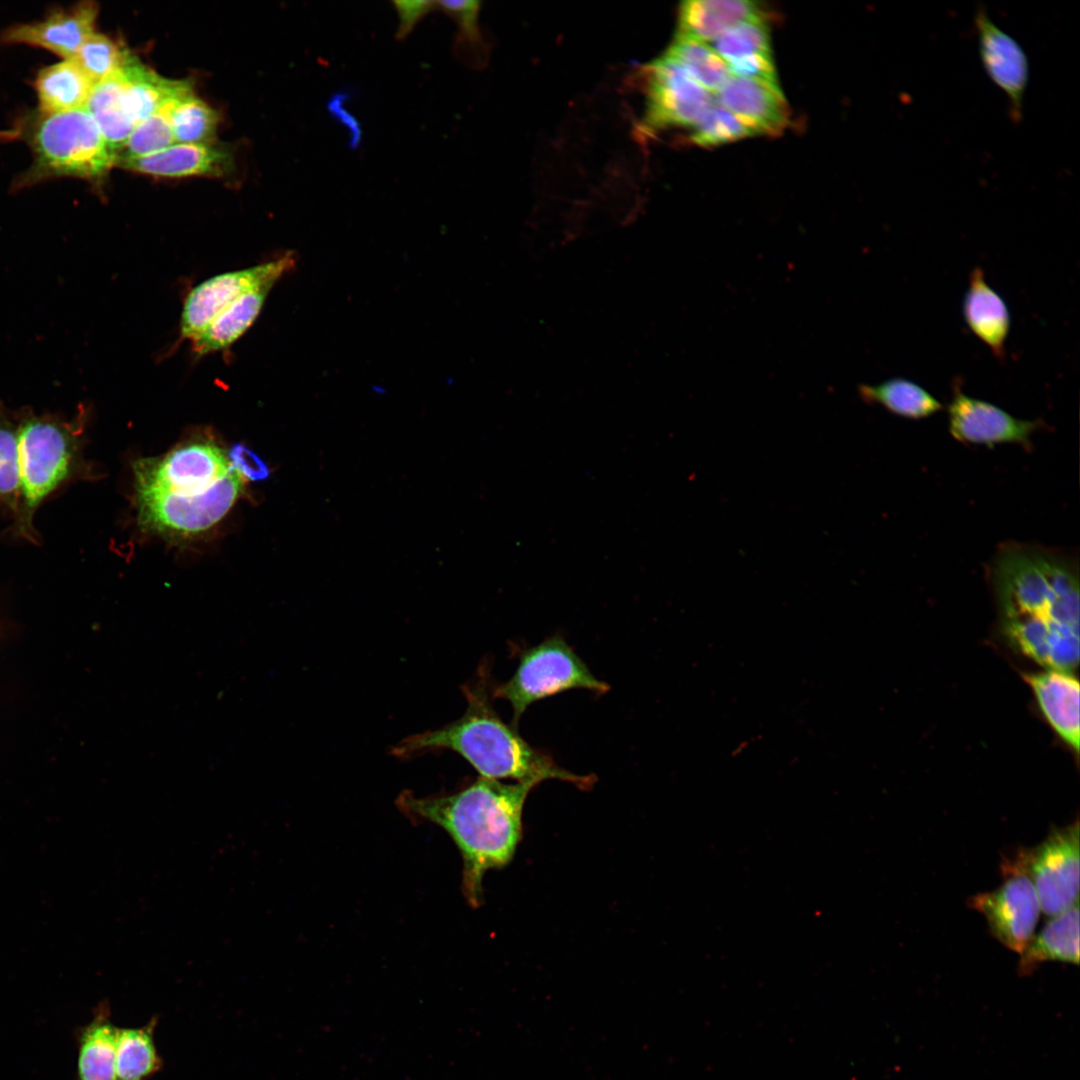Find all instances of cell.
<instances>
[{
	"instance_id": "1",
	"label": "cell",
	"mask_w": 1080,
	"mask_h": 1080,
	"mask_svg": "<svg viewBox=\"0 0 1080 1080\" xmlns=\"http://www.w3.org/2000/svg\"><path fill=\"white\" fill-rule=\"evenodd\" d=\"M987 576L1010 646L1046 669L1072 672L1079 662L1077 553L1007 541Z\"/></svg>"
},
{
	"instance_id": "2",
	"label": "cell",
	"mask_w": 1080,
	"mask_h": 1080,
	"mask_svg": "<svg viewBox=\"0 0 1080 1080\" xmlns=\"http://www.w3.org/2000/svg\"><path fill=\"white\" fill-rule=\"evenodd\" d=\"M134 474L140 523L171 535L207 531L228 513L244 488V478L227 453L209 439L142 458L134 464Z\"/></svg>"
},
{
	"instance_id": "3",
	"label": "cell",
	"mask_w": 1080,
	"mask_h": 1080,
	"mask_svg": "<svg viewBox=\"0 0 1080 1080\" xmlns=\"http://www.w3.org/2000/svg\"><path fill=\"white\" fill-rule=\"evenodd\" d=\"M533 787L481 777L455 794L420 798L404 792L397 803L409 816L437 824L451 836L463 858L464 894L477 907L485 872L504 867L516 852L523 806Z\"/></svg>"
},
{
	"instance_id": "4",
	"label": "cell",
	"mask_w": 1080,
	"mask_h": 1080,
	"mask_svg": "<svg viewBox=\"0 0 1080 1080\" xmlns=\"http://www.w3.org/2000/svg\"><path fill=\"white\" fill-rule=\"evenodd\" d=\"M486 665L477 681L466 685L468 707L456 721L436 730L403 739L393 749L398 757H409L438 749H449L464 757L482 777L511 778L536 786L547 779L570 782L589 789L596 778L582 776L558 766L547 753L532 747L513 724H506L491 704L492 687Z\"/></svg>"
},
{
	"instance_id": "5",
	"label": "cell",
	"mask_w": 1080,
	"mask_h": 1080,
	"mask_svg": "<svg viewBox=\"0 0 1080 1080\" xmlns=\"http://www.w3.org/2000/svg\"><path fill=\"white\" fill-rule=\"evenodd\" d=\"M11 136L22 138L34 159L16 186L52 177L95 180L116 166L117 156L86 108L63 113L37 110L21 119Z\"/></svg>"
},
{
	"instance_id": "6",
	"label": "cell",
	"mask_w": 1080,
	"mask_h": 1080,
	"mask_svg": "<svg viewBox=\"0 0 1080 1080\" xmlns=\"http://www.w3.org/2000/svg\"><path fill=\"white\" fill-rule=\"evenodd\" d=\"M19 425L20 502L12 532L38 543L33 517L44 499L77 473L80 422L23 409Z\"/></svg>"
},
{
	"instance_id": "7",
	"label": "cell",
	"mask_w": 1080,
	"mask_h": 1080,
	"mask_svg": "<svg viewBox=\"0 0 1080 1080\" xmlns=\"http://www.w3.org/2000/svg\"><path fill=\"white\" fill-rule=\"evenodd\" d=\"M570 689H587L604 694L609 690V685L597 679L557 634L524 649L519 654L513 676L507 682L492 687V696L510 703L513 709L512 724L518 728L519 720L528 706Z\"/></svg>"
},
{
	"instance_id": "8",
	"label": "cell",
	"mask_w": 1080,
	"mask_h": 1080,
	"mask_svg": "<svg viewBox=\"0 0 1080 1080\" xmlns=\"http://www.w3.org/2000/svg\"><path fill=\"white\" fill-rule=\"evenodd\" d=\"M1079 822L1054 828L1039 845L1019 850L1002 862L1032 881L1041 911L1053 917L1078 901Z\"/></svg>"
},
{
	"instance_id": "9",
	"label": "cell",
	"mask_w": 1080,
	"mask_h": 1080,
	"mask_svg": "<svg viewBox=\"0 0 1080 1080\" xmlns=\"http://www.w3.org/2000/svg\"><path fill=\"white\" fill-rule=\"evenodd\" d=\"M645 129L683 127L691 130L716 103L680 64L663 55L645 68Z\"/></svg>"
},
{
	"instance_id": "10",
	"label": "cell",
	"mask_w": 1080,
	"mask_h": 1080,
	"mask_svg": "<svg viewBox=\"0 0 1080 1080\" xmlns=\"http://www.w3.org/2000/svg\"><path fill=\"white\" fill-rule=\"evenodd\" d=\"M1001 870L1003 883L995 890L970 897L968 905L985 917L997 941L1021 954L1035 935L1041 907L1035 887L1024 872L1003 863Z\"/></svg>"
},
{
	"instance_id": "11",
	"label": "cell",
	"mask_w": 1080,
	"mask_h": 1080,
	"mask_svg": "<svg viewBox=\"0 0 1080 1080\" xmlns=\"http://www.w3.org/2000/svg\"><path fill=\"white\" fill-rule=\"evenodd\" d=\"M295 264V255L288 252L267 263L225 272L201 282L185 298L180 319L181 337L193 340L238 297L258 286L276 283Z\"/></svg>"
},
{
	"instance_id": "12",
	"label": "cell",
	"mask_w": 1080,
	"mask_h": 1080,
	"mask_svg": "<svg viewBox=\"0 0 1080 1080\" xmlns=\"http://www.w3.org/2000/svg\"><path fill=\"white\" fill-rule=\"evenodd\" d=\"M947 408L951 436L966 444H1017L1030 449L1032 435L1045 424L1039 419L1016 418L994 404L964 394L958 385Z\"/></svg>"
},
{
	"instance_id": "13",
	"label": "cell",
	"mask_w": 1080,
	"mask_h": 1080,
	"mask_svg": "<svg viewBox=\"0 0 1080 1080\" xmlns=\"http://www.w3.org/2000/svg\"><path fill=\"white\" fill-rule=\"evenodd\" d=\"M974 26L984 71L1006 96L1009 116L1017 123L1022 120L1030 78L1027 54L1012 35L991 19L983 6L976 9Z\"/></svg>"
},
{
	"instance_id": "14",
	"label": "cell",
	"mask_w": 1080,
	"mask_h": 1080,
	"mask_svg": "<svg viewBox=\"0 0 1080 1080\" xmlns=\"http://www.w3.org/2000/svg\"><path fill=\"white\" fill-rule=\"evenodd\" d=\"M98 7L84 1L69 9H55L43 20L18 24L1 35L6 44H26L72 59L84 42L94 33Z\"/></svg>"
},
{
	"instance_id": "15",
	"label": "cell",
	"mask_w": 1080,
	"mask_h": 1080,
	"mask_svg": "<svg viewBox=\"0 0 1080 1080\" xmlns=\"http://www.w3.org/2000/svg\"><path fill=\"white\" fill-rule=\"evenodd\" d=\"M716 102L752 126L759 135L781 133L789 122V108L779 86L732 76L715 94Z\"/></svg>"
},
{
	"instance_id": "16",
	"label": "cell",
	"mask_w": 1080,
	"mask_h": 1080,
	"mask_svg": "<svg viewBox=\"0 0 1080 1080\" xmlns=\"http://www.w3.org/2000/svg\"><path fill=\"white\" fill-rule=\"evenodd\" d=\"M1051 728L1075 753L1079 751V682L1072 672L1050 670L1025 675Z\"/></svg>"
},
{
	"instance_id": "17",
	"label": "cell",
	"mask_w": 1080,
	"mask_h": 1080,
	"mask_svg": "<svg viewBox=\"0 0 1080 1080\" xmlns=\"http://www.w3.org/2000/svg\"><path fill=\"white\" fill-rule=\"evenodd\" d=\"M230 156L224 148L210 143H175L151 155L120 160L116 166L161 177L218 174L227 168Z\"/></svg>"
},
{
	"instance_id": "18",
	"label": "cell",
	"mask_w": 1080,
	"mask_h": 1080,
	"mask_svg": "<svg viewBox=\"0 0 1080 1080\" xmlns=\"http://www.w3.org/2000/svg\"><path fill=\"white\" fill-rule=\"evenodd\" d=\"M963 316L969 329L994 356L1003 360L1011 318L1005 301L987 283L981 267H975L969 276V287L963 299Z\"/></svg>"
},
{
	"instance_id": "19",
	"label": "cell",
	"mask_w": 1080,
	"mask_h": 1080,
	"mask_svg": "<svg viewBox=\"0 0 1080 1080\" xmlns=\"http://www.w3.org/2000/svg\"><path fill=\"white\" fill-rule=\"evenodd\" d=\"M117 106L137 126L162 104L192 90L188 81L163 78L137 58L127 55Z\"/></svg>"
},
{
	"instance_id": "20",
	"label": "cell",
	"mask_w": 1080,
	"mask_h": 1080,
	"mask_svg": "<svg viewBox=\"0 0 1080 1080\" xmlns=\"http://www.w3.org/2000/svg\"><path fill=\"white\" fill-rule=\"evenodd\" d=\"M760 18L765 16L759 2L688 0L680 4L676 36L713 42L731 27Z\"/></svg>"
},
{
	"instance_id": "21",
	"label": "cell",
	"mask_w": 1080,
	"mask_h": 1080,
	"mask_svg": "<svg viewBox=\"0 0 1080 1080\" xmlns=\"http://www.w3.org/2000/svg\"><path fill=\"white\" fill-rule=\"evenodd\" d=\"M275 283L258 286L221 310L192 341L198 356L224 350L236 342L254 323Z\"/></svg>"
},
{
	"instance_id": "22",
	"label": "cell",
	"mask_w": 1080,
	"mask_h": 1080,
	"mask_svg": "<svg viewBox=\"0 0 1080 1080\" xmlns=\"http://www.w3.org/2000/svg\"><path fill=\"white\" fill-rule=\"evenodd\" d=\"M1047 961L1079 963V901L1053 916L1020 954L1018 971L1030 974Z\"/></svg>"
},
{
	"instance_id": "23",
	"label": "cell",
	"mask_w": 1080,
	"mask_h": 1080,
	"mask_svg": "<svg viewBox=\"0 0 1080 1080\" xmlns=\"http://www.w3.org/2000/svg\"><path fill=\"white\" fill-rule=\"evenodd\" d=\"M94 85L74 59L47 66L34 82L38 111L63 113L85 108Z\"/></svg>"
},
{
	"instance_id": "24",
	"label": "cell",
	"mask_w": 1080,
	"mask_h": 1080,
	"mask_svg": "<svg viewBox=\"0 0 1080 1080\" xmlns=\"http://www.w3.org/2000/svg\"><path fill=\"white\" fill-rule=\"evenodd\" d=\"M108 1002H101L92 1021L79 1037V1080H115L119 1027L110 1018Z\"/></svg>"
},
{
	"instance_id": "25",
	"label": "cell",
	"mask_w": 1080,
	"mask_h": 1080,
	"mask_svg": "<svg viewBox=\"0 0 1080 1080\" xmlns=\"http://www.w3.org/2000/svg\"><path fill=\"white\" fill-rule=\"evenodd\" d=\"M861 399L880 405L890 413L908 419H923L943 409L942 403L917 383L905 378H891L876 385L858 387Z\"/></svg>"
},
{
	"instance_id": "26",
	"label": "cell",
	"mask_w": 1080,
	"mask_h": 1080,
	"mask_svg": "<svg viewBox=\"0 0 1080 1080\" xmlns=\"http://www.w3.org/2000/svg\"><path fill=\"white\" fill-rule=\"evenodd\" d=\"M158 1017H152L145 1025L120 1028L115 1080H149L163 1065L155 1044Z\"/></svg>"
},
{
	"instance_id": "27",
	"label": "cell",
	"mask_w": 1080,
	"mask_h": 1080,
	"mask_svg": "<svg viewBox=\"0 0 1080 1080\" xmlns=\"http://www.w3.org/2000/svg\"><path fill=\"white\" fill-rule=\"evenodd\" d=\"M664 55L680 64L710 93L716 94L732 77L727 63L704 42L676 36Z\"/></svg>"
},
{
	"instance_id": "28",
	"label": "cell",
	"mask_w": 1080,
	"mask_h": 1080,
	"mask_svg": "<svg viewBox=\"0 0 1080 1080\" xmlns=\"http://www.w3.org/2000/svg\"><path fill=\"white\" fill-rule=\"evenodd\" d=\"M714 50L732 67L744 62L773 57L765 18L741 22L713 41Z\"/></svg>"
},
{
	"instance_id": "29",
	"label": "cell",
	"mask_w": 1080,
	"mask_h": 1080,
	"mask_svg": "<svg viewBox=\"0 0 1080 1080\" xmlns=\"http://www.w3.org/2000/svg\"><path fill=\"white\" fill-rule=\"evenodd\" d=\"M217 113L190 91L174 101L171 110L175 143H209L214 137Z\"/></svg>"
},
{
	"instance_id": "30",
	"label": "cell",
	"mask_w": 1080,
	"mask_h": 1080,
	"mask_svg": "<svg viewBox=\"0 0 1080 1080\" xmlns=\"http://www.w3.org/2000/svg\"><path fill=\"white\" fill-rule=\"evenodd\" d=\"M19 502V425L0 402V503L15 515Z\"/></svg>"
},
{
	"instance_id": "31",
	"label": "cell",
	"mask_w": 1080,
	"mask_h": 1080,
	"mask_svg": "<svg viewBox=\"0 0 1080 1080\" xmlns=\"http://www.w3.org/2000/svg\"><path fill=\"white\" fill-rule=\"evenodd\" d=\"M180 96L162 104L152 115L134 128L124 148L119 153L117 162L151 155L175 144L171 110L174 101Z\"/></svg>"
},
{
	"instance_id": "32",
	"label": "cell",
	"mask_w": 1080,
	"mask_h": 1080,
	"mask_svg": "<svg viewBox=\"0 0 1080 1080\" xmlns=\"http://www.w3.org/2000/svg\"><path fill=\"white\" fill-rule=\"evenodd\" d=\"M756 135L759 133L752 126L716 102L691 130L690 140L711 147Z\"/></svg>"
},
{
	"instance_id": "33",
	"label": "cell",
	"mask_w": 1080,
	"mask_h": 1080,
	"mask_svg": "<svg viewBox=\"0 0 1080 1080\" xmlns=\"http://www.w3.org/2000/svg\"><path fill=\"white\" fill-rule=\"evenodd\" d=\"M128 53L109 37L93 33L72 58L94 84L116 72Z\"/></svg>"
},
{
	"instance_id": "34",
	"label": "cell",
	"mask_w": 1080,
	"mask_h": 1080,
	"mask_svg": "<svg viewBox=\"0 0 1080 1080\" xmlns=\"http://www.w3.org/2000/svg\"><path fill=\"white\" fill-rule=\"evenodd\" d=\"M437 8L444 11L458 24L463 43L479 41L478 14L480 3L478 1H436ZM459 42V41H457Z\"/></svg>"
},
{
	"instance_id": "35",
	"label": "cell",
	"mask_w": 1080,
	"mask_h": 1080,
	"mask_svg": "<svg viewBox=\"0 0 1080 1080\" xmlns=\"http://www.w3.org/2000/svg\"><path fill=\"white\" fill-rule=\"evenodd\" d=\"M227 455L232 467L243 478L251 481H263L268 479L271 474L264 460L242 443L234 444Z\"/></svg>"
},
{
	"instance_id": "36",
	"label": "cell",
	"mask_w": 1080,
	"mask_h": 1080,
	"mask_svg": "<svg viewBox=\"0 0 1080 1080\" xmlns=\"http://www.w3.org/2000/svg\"><path fill=\"white\" fill-rule=\"evenodd\" d=\"M393 5L399 17L397 38L403 39L414 28L416 23L437 8L436 1H393Z\"/></svg>"
}]
</instances>
